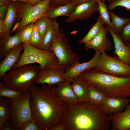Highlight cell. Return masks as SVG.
I'll use <instances>...</instances> for the list:
<instances>
[{"mask_svg": "<svg viewBox=\"0 0 130 130\" xmlns=\"http://www.w3.org/2000/svg\"><path fill=\"white\" fill-rule=\"evenodd\" d=\"M55 85L32 84L29 91L32 117L41 130H51L64 121L67 105L56 94Z\"/></svg>", "mask_w": 130, "mask_h": 130, "instance_id": "1", "label": "cell"}, {"mask_svg": "<svg viewBox=\"0 0 130 130\" xmlns=\"http://www.w3.org/2000/svg\"><path fill=\"white\" fill-rule=\"evenodd\" d=\"M64 121L66 130H108L110 126L109 115L101 105L88 101L67 105Z\"/></svg>", "mask_w": 130, "mask_h": 130, "instance_id": "2", "label": "cell"}, {"mask_svg": "<svg viewBox=\"0 0 130 130\" xmlns=\"http://www.w3.org/2000/svg\"><path fill=\"white\" fill-rule=\"evenodd\" d=\"M78 76L107 97L130 98V76H114L95 68L85 70Z\"/></svg>", "mask_w": 130, "mask_h": 130, "instance_id": "3", "label": "cell"}, {"mask_svg": "<svg viewBox=\"0 0 130 130\" xmlns=\"http://www.w3.org/2000/svg\"><path fill=\"white\" fill-rule=\"evenodd\" d=\"M23 44V52L20 54L18 61L11 70L16 69L25 65L34 63L40 65V70L62 68L59 65L57 58L53 52L36 48L29 44Z\"/></svg>", "mask_w": 130, "mask_h": 130, "instance_id": "4", "label": "cell"}, {"mask_svg": "<svg viewBox=\"0 0 130 130\" xmlns=\"http://www.w3.org/2000/svg\"><path fill=\"white\" fill-rule=\"evenodd\" d=\"M40 70V66L25 65L8 71L2 77V80L8 87L25 92L29 90Z\"/></svg>", "mask_w": 130, "mask_h": 130, "instance_id": "5", "label": "cell"}, {"mask_svg": "<svg viewBox=\"0 0 130 130\" xmlns=\"http://www.w3.org/2000/svg\"><path fill=\"white\" fill-rule=\"evenodd\" d=\"M50 51L54 52L59 65L65 72L79 63L80 57L68 43L63 30H60L55 37Z\"/></svg>", "mask_w": 130, "mask_h": 130, "instance_id": "6", "label": "cell"}, {"mask_svg": "<svg viewBox=\"0 0 130 130\" xmlns=\"http://www.w3.org/2000/svg\"><path fill=\"white\" fill-rule=\"evenodd\" d=\"M51 0H44L33 6L28 2L15 1L18 11L17 19L19 21L20 20L16 33L25 26L34 24L40 18L46 15Z\"/></svg>", "mask_w": 130, "mask_h": 130, "instance_id": "7", "label": "cell"}, {"mask_svg": "<svg viewBox=\"0 0 130 130\" xmlns=\"http://www.w3.org/2000/svg\"><path fill=\"white\" fill-rule=\"evenodd\" d=\"M30 94L29 90L24 92L18 99L8 98L10 102L11 121L15 130H20L23 123L33 118L30 103Z\"/></svg>", "mask_w": 130, "mask_h": 130, "instance_id": "8", "label": "cell"}, {"mask_svg": "<svg viewBox=\"0 0 130 130\" xmlns=\"http://www.w3.org/2000/svg\"><path fill=\"white\" fill-rule=\"evenodd\" d=\"M95 68L114 76L121 77L130 76V66L115 55L109 56L105 52H101L99 64Z\"/></svg>", "mask_w": 130, "mask_h": 130, "instance_id": "9", "label": "cell"}, {"mask_svg": "<svg viewBox=\"0 0 130 130\" xmlns=\"http://www.w3.org/2000/svg\"><path fill=\"white\" fill-rule=\"evenodd\" d=\"M98 4L96 0L80 4L76 6L73 11L65 22L71 23L77 19L87 20L92 17L93 14L98 11Z\"/></svg>", "mask_w": 130, "mask_h": 130, "instance_id": "10", "label": "cell"}, {"mask_svg": "<svg viewBox=\"0 0 130 130\" xmlns=\"http://www.w3.org/2000/svg\"><path fill=\"white\" fill-rule=\"evenodd\" d=\"M109 32L106 26H103L94 38L85 44V49H93L101 52L110 51L112 43L107 36Z\"/></svg>", "mask_w": 130, "mask_h": 130, "instance_id": "11", "label": "cell"}, {"mask_svg": "<svg viewBox=\"0 0 130 130\" xmlns=\"http://www.w3.org/2000/svg\"><path fill=\"white\" fill-rule=\"evenodd\" d=\"M65 72V70L61 68L40 70L32 84H57L65 80L63 77Z\"/></svg>", "mask_w": 130, "mask_h": 130, "instance_id": "12", "label": "cell"}, {"mask_svg": "<svg viewBox=\"0 0 130 130\" xmlns=\"http://www.w3.org/2000/svg\"><path fill=\"white\" fill-rule=\"evenodd\" d=\"M93 57L89 61L83 63H79L70 69L65 72L63 77L65 80L70 83L75 77L87 70L95 68L98 65L100 59L101 52L95 51Z\"/></svg>", "mask_w": 130, "mask_h": 130, "instance_id": "13", "label": "cell"}, {"mask_svg": "<svg viewBox=\"0 0 130 130\" xmlns=\"http://www.w3.org/2000/svg\"><path fill=\"white\" fill-rule=\"evenodd\" d=\"M111 130H130V104L121 113L109 115Z\"/></svg>", "mask_w": 130, "mask_h": 130, "instance_id": "14", "label": "cell"}, {"mask_svg": "<svg viewBox=\"0 0 130 130\" xmlns=\"http://www.w3.org/2000/svg\"><path fill=\"white\" fill-rule=\"evenodd\" d=\"M71 83L66 80L61 82L57 84L55 90L59 99L68 105H73L78 102Z\"/></svg>", "mask_w": 130, "mask_h": 130, "instance_id": "15", "label": "cell"}, {"mask_svg": "<svg viewBox=\"0 0 130 130\" xmlns=\"http://www.w3.org/2000/svg\"><path fill=\"white\" fill-rule=\"evenodd\" d=\"M130 103V98L107 97L101 105L105 112L109 115L123 112Z\"/></svg>", "mask_w": 130, "mask_h": 130, "instance_id": "16", "label": "cell"}, {"mask_svg": "<svg viewBox=\"0 0 130 130\" xmlns=\"http://www.w3.org/2000/svg\"><path fill=\"white\" fill-rule=\"evenodd\" d=\"M23 49V44L21 43L12 50L0 63V79L6 73L12 69L18 61L20 57V52Z\"/></svg>", "mask_w": 130, "mask_h": 130, "instance_id": "17", "label": "cell"}, {"mask_svg": "<svg viewBox=\"0 0 130 130\" xmlns=\"http://www.w3.org/2000/svg\"><path fill=\"white\" fill-rule=\"evenodd\" d=\"M109 30L114 41L115 49L114 53L123 62L130 66V44L125 45L120 34Z\"/></svg>", "mask_w": 130, "mask_h": 130, "instance_id": "18", "label": "cell"}, {"mask_svg": "<svg viewBox=\"0 0 130 130\" xmlns=\"http://www.w3.org/2000/svg\"><path fill=\"white\" fill-rule=\"evenodd\" d=\"M8 9L4 19V30L0 39L7 37L10 35L11 27L18 18V11L15 2L8 0Z\"/></svg>", "mask_w": 130, "mask_h": 130, "instance_id": "19", "label": "cell"}, {"mask_svg": "<svg viewBox=\"0 0 130 130\" xmlns=\"http://www.w3.org/2000/svg\"><path fill=\"white\" fill-rule=\"evenodd\" d=\"M22 43L19 32L0 40V57L6 56L12 50Z\"/></svg>", "mask_w": 130, "mask_h": 130, "instance_id": "20", "label": "cell"}, {"mask_svg": "<svg viewBox=\"0 0 130 130\" xmlns=\"http://www.w3.org/2000/svg\"><path fill=\"white\" fill-rule=\"evenodd\" d=\"M71 85L78 102L88 101V84L79 76L72 81Z\"/></svg>", "mask_w": 130, "mask_h": 130, "instance_id": "21", "label": "cell"}, {"mask_svg": "<svg viewBox=\"0 0 130 130\" xmlns=\"http://www.w3.org/2000/svg\"><path fill=\"white\" fill-rule=\"evenodd\" d=\"M75 6L71 2L63 5L50 6L46 15L51 20L60 16L68 17L73 11Z\"/></svg>", "mask_w": 130, "mask_h": 130, "instance_id": "22", "label": "cell"}, {"mask_svg": "<svg viewBox=\"0 0 130 130\" xmlns=\"http://www.w3.org/2000/svg\"><path fill=\"white\" fill-rule=\"evenodd\" d=\"M109 12L111 20V24L110 27L107 25L106 26L113 33L120 35L124 27L130 22V18L119 17L110 10Z\"/></svg>", "mask_w": 130, "mask_h": 130, "instance_id": "23", "label": "cell"}, {"mask_svg": "<svg viewBox=\"0 0 130 130\" xmlns=\"http://www.w3.org/2000/svg\"><path fill=\"white\" fill-rule=\"evenodd\" d=\"M59 26L54 19L43 39L42 44L40 49L50 51V48L54 38L60 30Z\"/></svg>", "mask_w": 130, "mask_h": 130, "instance_id": "24", "label": "cell"}, {"mask_svg": "<svg viewBox=\"0 0 130 130\" xmlns=\"http://www.w3.org/2000/svg\"><path fill=\"white\" fill-rule=\"evenodd\" d=\"M11 120L9 99L0 96V128Z\"/></svg>", "mask_w": 130, "mask_h": 130, "instance_id": "25", "label": "cell"}, {"mask_svg": "<svg viewBox=\"0 0 130 130\" xmlns=\"http://www.w3.org/2000/svg\"><path fill=\"white\" fill-rule=\"evenodd\" d=\"M88 101L96 105H101L107 97L102 92L92 85L88 84Z\"/></svg>", "mask_w": 130, "mask_h": 130, "instance_id": "26", "label": "cell"}, {"mask_svg": "<svg viewBox=\"0 0 130 130\" xmlns=\"http://www.w3.org/2000/svg\"><path fill=\"white\" fill-rule=\"evenodd\" d=\"M104 24L103 21L99 15L95 23L91 28L85 36L79 40L80 44H85L89 42L94 38L98 33Z\"/></svg>", "mask_w": 130, "mask_h": 130, "instance_id": "27", "label": "cell"}, {"mask_svg": "<svg viewBox=\"0 0 130 130\" xmlns=\"http://www.w3.org/2000/svg\"><path fill=\"white\" fill-rule=\"evenodd\" d=\"M23 92L11 88L4 83L0 82V96L8 98L18 99L22 96Z\"/></svg>", "mask_w": 130, "mask_h": 130, "instance_id": "28", "label": "cell"}, {"mask_svg": "<svg viewBox=\"0 0 130 130\" xmlns=\"http://www.w3.org/2000/svg\"><path fill=\"white\" fill-rule=\"evenodd\" d=\"M52 21L45 15L40 18L34 23V26L36 27L43 39Z\"/></svg>", "mask_w": 130, "mask_h": 130, "instance_id": "29", "label": "cell"}, {"mask_svg": "<svg viewBox=\"0 0 130 130\" xmlns=\"http://www.w3.org/2000/svg\"><path fill=\"white\" fill-rule=\"evenodd\" d=\"M96 0L98 4V11L100 15L106 25L110 27L111 24V22L110 20L109 12L108 10L107 5L102 2L100 0Z\"/></svg>", "mask_w": 130, "mask_h": 130, "instance_id": "30", "label": "cell"}, {"mask_svg": "<svg viewBox=\"0 0 130 130\" xmlns=\"http://www.w3.org/2000/svg\"><path fill=\"white\" fill-rule=\"evenodd\" d=\"M43 39L34 26L30 37L29 44L32 46L40 49L42 45Z\"/></svg>", "mask_w": 130, "mask_h": 130, "instance_id": "31", "label": "cell"}, {"mask_svg": "<svg viewBox=\"0 0 130 130\" xmlns=\"http://www.w3.org/2000/svg\"><path fill=\"white\" fill-rule=\"evenodd\" d=\"M34 26V24H29L23 27L18 32L23 43L29 44L30 37Z\"/></svg>", "mask_w": 130, "mask_h": 130, "instance_id": "32", "label": "cell"}, {"mask_svg": "<svg viewBox=\"0 0 130 130\" xmlns=\"http://www.w3.org/2000/svg\"><path fill=\"white\" fill-rule=\"evenodd\" d=\"M118 6L125 8L127 11H130V0H115L112 3L107 5L108 9L113 10Z\"/></svg>", "mask_w": 130, "mask_h": 130, "instance_id": "33", "label": "cell"}, {"mask_svg": "<svg viewBox=\"0 0 130 130\" xmlns=\"http://www.w3.org/2000/svg\"><path fill=\"white\" fill-rule=\"evenodd\" d=\"M20 130H41L33 118L28 120L21 126Z\"/></svg>", "mask_w": 130, "mask_h": 130, "instance_id": "34", "label": "cell"}, {"mask_svg": "<svg viewBox=\"0 0 130 130\" xmlns=\"http://www.w3.org/2000/svg\"><path fill=\"white\" fill-rule=\"evenodd\" d=\"M120 35L125 45L130 44V22L124 27Z\"/></svg>", "mask_w": 130, "mask_h": 130, "instance_id": "35", "label": "cell"}, {"mask_svg": "<svg viewBox=\"0 0 130 130\" xmlns=\"http://www.w3.org/2000/svg\"><path fill=\"white\" fill-rule=\"evenodd\" d=\"M72 0H52L50 5L52 6L61 5L71 3Z\"/></svg>", "mask_w": 130, "mask_h": 130, "instance_id": "36", "label": "cell"}, {"mask_svg": "<svg viewBox=\"0 0 130 130\" xmlns=\"http://www.w3.org/2000/svg\"><path fill=\"white\" fill-rule=\"evenodd\" d=\"M8 9V5L6 4L0 7V20H3L7 12Z\"/></svg>", "mask_w": 130, "mask_h": 130, "instance_id": "37", "label": "cell"}, {"mask_svg": "<svg viewBox=\"0 0 130 130\" xmlns=\"http://www.w3.org/2000/svg\"><path fill=\"white\" fill-rule=\"evenodd\" d=\"M14 126L11 120L5 124L1 128L0 130H15Z\"/></svg>", "mask_w": 130, "mask_h": 130, "instance_id": "38", "label": "cell"}, {"mask_svg": "<svg viewBox=\"0 0 130 130\" xmlns=\"http://www.w3.org/2000/svg\"><path fill=\"white\" fill-rule=\"evenodd\" d=\"M66 126L64 121L52 128L51 130H66Z\"/></svg>", "mask_w": 130, "mask_h": 130, "instance_id": "39", "label": "cell"}, {"mask_svg": "<svg viewBox=\"0 0 130 130\" xmlns=\"http://www.w3.org/2000/svg\"><path fill=\"white\" fill-rule=\"evenodd\" d=\"M94 0H72V3L76 6L83 3Z\"/></svg>", "mask_w": 130, "mask_h": 130, "instance_id": "40", "label": "cell"}, {"mask_svg": "<svg viewBox=\"0 0 130 130\" xmlns=\"http://www.w3.org/2000/svg\"><path fill=\"white\" fill-rule=\"evenodd\" d=\"M4 28L3 20H0V37L1 36L3 33Z\"/></svg>", "mask_w": 130, "mask_h": 130, "instance_id": "41", "label": "cell"}, {"mask_svg": "<svg viewBox=\"0 0 130 130\" xmlns=\"http://www.w3.org/2000/svg\"><path fill=\"white\" fill-rule=\"evenodd\" d=\"M20 25V22L18 21L16 23L13 29L11 31L10 35L15 31H16L19 27Z\"/></svg>", "mask_w": 130, "mask_h": 130, "instance_id": "42", "label": "cell"}, {"mask_svg": "<svg viewBox=\"0 0 130 130\" xmlns=\"http://www.w3.org/2000/svg\"><path fill=\"white\" fill-rule=\"evenodd\" d=\"M44 0H29L30 3L31 5L33 6L41 2L42 1Z\"/></svg>", "mask_w": 130, "mask_h": 130, "instance_id": "43", "label": "cell"}, {"mask_svg": "<svg viewBox=\"0 0 130 130\" xmlns=\"http://www.w3.org/2000/svg\"><path fill=\"white\" fill-rule=\"evenodd\" d=\"M8 0H0V7L7 3Z\"/></svg>", "mask_w": 130, "mask_h": 130, "instance_id": "44", "label": "cell"}, {"mask_svg": "<svg viewBox=\"0 0 130 130\" xmlns=\"http://www.w3.org/2000/svg\"><path fill=\"white\" fill-rule=\"evenodd\" d=\"M14 1H21L25 2H28L30 3L29 0H8Z\"/></svg>", "mask_w": 130, "mask_h": 130, "instance_id": "45", "label": "cell"}, {"mask_svg": "<svg viewBox=\"0 0 130 130\" xmlns=\"http://www.w3.org/2000/svg\"><path fill=\"white\" fill-rule=\"evenodd\" d=\"M115 0H107L108 3L110 4L114 1Z\"/></svg>", "mask_w": 130, "mask_h": 130, "instance_id": "46", "label": "cell"}, {"mask_svg": "<svg viewBox=\"0 0 130 130\" xmlns=\"http://www.w3.org/2000/svg\"><path fill=\"white\" fill-rule=\"evenodd\" d=\"M103 3H105V1H106V0H100Z\"/></svg>", "mask_w": 130, "mask_h": 130, "instance_id": "47", "label": "cell"}]
</instances>
